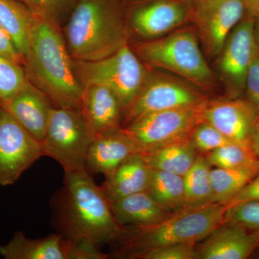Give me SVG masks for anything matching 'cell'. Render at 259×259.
<instances>
[{
	"label": "cell",
	"instance_id": "cell-1",
	"mask_svg": "<svg viewBox=\"0 0 259 259\" xmlns=\"http://www.w3.org/2000/svg\"><path fill=\"white\" fill-rule=\"evenodd\" d=\"M24 69L29 82L55 107L81 110L84 88L57 23L36 17L29 33Z\"/></svg>",
	"mask_w": 259,
	"mask_h": 259
},
{
	"label": "cell",
	"instance_id": "cell-2",
	"mask_svg": "<svg viewBox=\"0 0 259 259\" xmlns=\"http://www.w3.org/2000/svg\"><path fill=\"white\" fill-rule=\"evenodd\" d=\"M64 238L100 248L115 243L124 231L116 221L101 187L85 170L66 172L58 207Z\"/></svg>",
	"mask_w": 259,
	"mask_h": 259
},
{
	"label": "cell",
	"instance_id": "cell-3",
	"mask_svg": "<svg viewBox=\"0 0 259 259\" xmlns=\"http://www.w3.org/2000/svg\"><path fill=\"white\" fill-rule=\"evenodd\" d=\"M128 30L117 0H76L65 29V40L74 60L108 57L127 44Z\"/></svg>",
	"mask_w": 259,
	"mask_h": 259
},
{
	"label": "cell",
	"instance_id": "cell-4",
	"mask_svg": "<svg viewBox=\"0 0 259 259\" xmlns=\"http://www.w3.org/2000/svg\"><path fill=\"white\" fill-rule=\"evenodd\" d=\"M228 207L212 203L185 207L156 224L126 226L117 243L119 254L133 258L138 253L176 243L202 241L226 221Z\"/></svg>",
	"mask_w": 259,
	"mask_h": 259
},
{
	"label": "cell",
	"instance_id": "cell-5",
	"mask_svg": "<svg viewBox=\"0 0 259 259\" xmlns=\"http://www.w3.org/2000/svg\"><path fill=\"white\" fill-rule=\"evenodd\" d=\"M135 52L145 64L171 71L196 86L208 88L214 82V72L192 29H182L167 36L141 42Z\"/></svg>",
	"mask_w": 259,
	"mask_h": 259
},
{
	"label": "cell",
	"instance_id": "cell-6",
	"mask_svg": "<svg viewBox=\"0 0 259 259\" xmlns=\"http://www.w3.org/2000/svg\"><path fill=\"white\" fill-rule=\"evenodd\" d=\"M74 65L83 87L100 84L110 89L118 98L122 112L142 90L150 72L128 44L105 59L91 61L74 59Z\"/></svg>",
	"mask_w": 259,
	"mask_h": 259
},
{
	"label": "cell",
	"instance_id": "cell-7",
	"mask_svg": "<svg viewBox=\"0 0 259 259\" xmlns=\"http://www.w3.org/2000/svg\"><path fill=\"white\" fill-rule=\"evenodd\" d=\"M95 138L81 110L53 107L41 142L44 156L57 161L65 173L85 170Z\"/></svg>",
	"mask_w": 259,
	"mask_h": 259
},
{
	"label": "cell",
	"instance_id": "cell-8",
	"mask_svg": "<svg viewBox=\"0 0 259 259\" xmlns=\"http://www.w3.org/2000/svg\"><path fill=\"white\" fill-rule=\"evenodd\" d=\"M207 100L193 106L148 114L122 129L141 153L190 139L192 131L202 120V111Z\"/></svg>",
	"mask_w": 259,
	"mask_h": 259
},
{
	"label": "cell",
	"instance_id": "cell-9",
	"mask_svg": "<svg viewBox=\"0 0 259 259\" xmlns=\"http://www.w3.org/2000/svg\"><path fill=\"white\" fill-rule=\"evenodd\" d=\"M207 100L189 83L166 75L149 72L142 90L122 112V127L148 114L193 106Z\"/></svg>",
	"mask_w": 259,
	"mask_h": 259
},
{
	"label": "cell",
	"instance_id": "cell-10",
	"mask_svg": "<svg viewBox=\"0 0 259 259\" xmlns=\"http://www.w3.org/2000/svg\"><path fill=\"white\" fill-rule=\"evenodd\" d=\"M42 156V143L0 106V186L13 185Z\"/></svg>",
	"mask_w": 259,
	"mask_h": 259
},
{
	"label": "cell",
	"instance_id": "cell-11",
	"mask_svg": "<svg viewBox=\"0 0 259 259\" xmlns=\"http://www.w3.org/2000/svg\"><path fill=\"white\" fill-rule=\"evenodd\" d=\"M255 19L247 14L232 30L218 56V71L228 97L245 94V83L255 49Z\"/></svg>",
	"mask_w": 259,
	"mask_h": 259
},
{
	"label": "cell",
	"instance_id": "cell-12",
	"mask_svg": "<svg viewBox=\"0 0 259 259\" xmlns=\"http://www.w3.org/2000/svg\"><path fill=\"white\" fill-rule=\"evenodd\" d=\"M202 120L215 127L232 142L251 146L258 115L246 98L228 97L207 100L202 111Z\"/></svg>",
	"mask_w": 259,
	"mask_h": 259
},
{
	"label": "cell",
	"instance_id": "cell-13",
	"mask_svg": "<svg viewBox=\"0 0 259 259\" xmlns=\"http://www.w3.org/2000/svg\"><path fill=\"white\" fill-rule=\"evenodd\" d=\"M245 13L241 0H204L196 8L199 35L209 56H219L227 38Z\"/></svg>",
	"mask_w": 259,
	"mask_h": 259
},
{
	"label": "cell",
	"instance_id": "cell-14",
	"mask_svg": "<svg viewBox=\"0 0 259 259\" xmlns=\"http://www.w3.org/2000/svg\"><path fill=\"white\" fill-rule=\"evenodd\" d=\"M188 10L178 0H155L135 8L129 23L136 35L153 39L166 35L185 23Z\"/></svg>",
	"mask_w": 259,
	"mask_h": 259
},
{
	"label": "cell",
	"instance_id": "cell-15",
	"mask_svg": "<svg viewBox=\"0 0 259 259\" xmlns=\"http://www.w3.org/2000/svg\"><path fill=\"white\" fill-rule=\"evenodd\" d=\"M259 246V232L248 233L239 225L225 221L204 238L197 258L245 259Z\"/></svg>",
	"mask_w": 259,
	"mask_h": 259
},
{
	"label": "cell",
	"instance_id": "cell-16",
	"mask_svg": "<svg viewBox=\"0 0 259 259\" xmlns=\"http://www.w3.org/2000/svg\"><path fill=\"white\" fill-rule=\"evenodd\" d=\"M137 146L122 127L95 136L89 148L86 170L90 175L102 174L110 176L121 163L135 153Z\"/></svg>",
	"mask_w": 259,
	"mask_h": 259
},
{
	"label": "cell",
	"instance_id": "cell-17",
	"mask_svg": "<svg viewBox=\"0 0 259 259\" xmlns=\"http://www.w3.org/2000/svg\"><path fill=\"white\" fill-rule=\"evenodd\" d=\"M75 244L60 233L30 239L16 232L7 244L0 246V255L5 259H76Z\"/></svg>",
	"mask_w": 259,
	"mask_h": 259
},
{
	"label": "cell",
	"instance_id": "cell-18",
	"mask_svg": "<svg viewBox=\"0 0 259 259\" xmlns=\"http://www.w3.org/2000/svg\"><path fill=\"white\" fill-rule=\"evenodd\" d=\"M0 106L8 110L34 138L42 142L53 107L50 100L40 90L28 81L13 98Z\"/></svg>",
	"mask_w": 259,
	"mask_h": 259
},
{
	"label": "cell",
	"instance_id": "cell-19",
	"mask_svg": "<svg viewBox=\"0 0 259 259\" xmlns=\"http://www.w3.org/2000/svg\"><path fill=\"white\" fill-rule=\"evenodd\" d=\"M83 88L80 110L95 136L121 127L122 109L115 94L104 85Z\"/></svg>",
	"mask_w": 259,
	"mask_h": 259
},
{
	"label": "cell",
	"instance_id": "cell-20",
	"mask_svg": "<svg viewBox=\"0 0 259 259\" xmlns=\"http://www.w3.org/2000/svg\"><path fill=\"white\" fill-rule=\"evenodd\" d=\"M151 171L142 153H135L106 177L102 191L109 202L147 191Z\"/></svg>",
	"mask_w": 259,
	"mask_h": 259
},
{
	"label": "cell",
	"instance_id": "cell-21",
	"mask_svg": "<svg viewBox=\"0 0 259 259\" xmlns=\"http://www.w3.org/2000/svg\"><path fill=\"white\" fill-rule=\"evenodd\" d=\"M116 221L121 226L156 224L172 213L163 208L147 191L109 202Z\"/></svg>",
	"mask_w": 259,
	"mask_h": 259
},
{
	"label": "cell",
	"instance_id": "cell-22",
	"mask_svg": "<svg viewBox=\"0 0 259 259\" xmlns=\"http://www.w3.org/2000/svg\"><path fill=\"white\" fill-rule=\"evenodd\" d=\"M148 166L183 177L190 169L198 153L190 139L162 146L149 152L142 153Z\"/></svg>",
	"mask_w": 259,
	"mask_h": 259
},
{
	"label": "cell",
	"instance_id": "cell-23",
	"mask_svg": "<svg viewBox=\"0 0 259 259\" xmlns=\"http://www.w3.org/2000/svg\"><path fill=\"white\" fill-rule=\"evenodd\" d=\"M37 15L18 0H0V25L25 59L29 33Z\"/></svg>",
	"mask_w": 259,
	"mask_h": 259
},
{
	"label": "cell",
	"instance_id": "cell-24",
	"mask_svg": "<svg viewBox=\"0 0 259 259\" xmlns=\"http://www.w3.org/2000/svg\"><path fill=\"white\" fill-rule=\"evenodd\" d=\"M147 192L168 212L186 207L185 184L180 175L152 169Z\"/></svg>",
	"mask_w": 259,
	"mask_h": 259
},
{
	"label": "cell",
	"instance_id": "cell-25",
	"mask_svg": "<svg viewBox=\"0 0 259 259\" xmlns=\"http://www.w3.org/2000/svg\"><path fill=\"white\" fill-rule=\"evenodd\" d=\"M259 174V168H211L212 203L226 204Z\"/></svg>",
	"mask_w": 259,
	"mask_h": 259
},
{
	"label": "cell",
	"instance_id": "cell-26",
	"mask_svg": "<svg viewBox=\"0 0 259 259\" xmlns=\"http://www.w3.org/2000/svg\"><path fill=\"white\" fill-rule=\"evenodd\" d=\"M211 168L205 155L198 153L193 164L183 176L186 207L212 204Z\"/></svg>",
	"mask_w": 259,
	"mask_h": 259
},
{
	"label": "cell",
	"instance_id": "cell-27",
	"mask_svg": "<svg viewBox=\"0 0 259 259\" xmlns=\"http://www.w3.org/2000/svg\"><path fill=\"white\" fill-rule=\"evenodd\" d=\"M205 156L213 167L259 168V158L249 145L230 143L205 154Z\"/></svg>",
	"mask_w": 259,
	"mask_h": 259
},
{
	"label": "cell",
	"instance_id": "cell-28",
	"mask_svg": "<svg viewBox=\"0 0 259 259\" xmlns=\"http://www.w3.org/2000/svg\"><path fill=\"white\" fill-rule=\"evenodd\" d=\"M28 83L23 66L0 56V105L9 101Z\"/></svg>",
	"mask_w": 259,
	"mask_h": 259
},
{
	"label": "cell",
	"instance_id": "cell-29",
	"mask_svg": "<svg viewBox=\"0 0 259 259\" xmlns=\"http://www.w3.org/2000/svg\"><path fill=\"white\" fill-rule=\"evenodd\" d=\"M190 141L197 153L204 155L232 143L215 127L202 120L192 131Z\"/></svg>",
	"mask_w": 259,
	"mask_h": 259
},
{
	"label": "cell",
	"instance_id": "cell-30",
	"mask_svg": "<svg viewBox=\"0 0 259 259\" xmlns=\"http://www.w3.org/2000/svg\"><path fill=\"white\" fill-rule=\"evenodd\" d=\"M34 14L54 23L74 8L76 0H18Z\"/></svg>",
	"mask_w": 259,
	"mask_h": 259
},
{
	"label": "cell",
	"instance_id": "cell-31",
	"mask_svg": "<svg viewBox=\"0 0 259 259\" xmlns=\"http://www.w3.org/2000/svg\"><path fill=\"white\" fill-rule=\"evenodd\" d=\"M225 221L236 223L246 229L259 232V200L229 207L226 211Z\"/></svg>",
	"mask_w": 259,
	"mask_h": 259
},
{
	"label": "cell",
	"instance_id": "cell-32",
	"mask_svg": "<svg viewBox=\"0 0 259 259\" xmlns=\"http://www.w3.org/2000/svg\"><path fill=\"white\" fill-rule=\"evenodd\" d=\"M133 258L194 259L197 258L195 243H176L165 245L138 253Z\"/></svg>",
	"mask_w": 259,
	"mask_h": 259
},
{
	"label": "cell",
	"instance_id": "cell-33",
	"mask_svg": "<svg viewBox=\"0 0 259 259\" xmlns=\"http://www.w3.org/2000/svg\"><path fill=\"white\" fill-rule=\"evenodd\" d=\"M245 94L258 112L259 120V52L256 47L247 76Z\"/></svg>",
	"mask_w": 259,
	"mask_h": 259
},
{
	"label": "cell",
	"instance_id": "cell-34",
	"mask_svg": "<svg viewBox=\"0 0 259 259\" xmlns=\"http://www.w3.org/2000/svg\"><path fill=\"white\" fill-rule=\"evenodd\" d=\"M0 56L21 65L24 67L25 59L17 49L13 38L0 25Z\"/></svg>",
	"mask_w": 259,
	"mask_h": 259
},
{
	"label": "cell",
	"instance_id": "cell-35",
	"mask_svg": "<svg viewBox=\"0 0 259 259\" xmlns=\"http://www.w3.org/2000/svg\"><path fill=\"white\" fill-rule=\"evenodd\" d=\"M257 200H259V174L225 205L228 209L237 204Z\"/></svg>",
	"mask_w": 259,
	"mask_h": 259
},
{
	"label": "cell",
	"instance_id": "cell-36",
	"mask_svg": "<svg viewBox=\"0 0 259 259\" xmlns=\"http://www.w3.org/2000/svg\"><path fill=\"white\" fill-rule=\"evenodd\" d=\"M245 10V13L256 18L259 15V0H241Z\"/></svg>",
	"mask_w": 259,
	"mask_h": 259
},
{
	"label": "cell",
	"instance_id": "cell-37",
	"mask_svg": "<svg viewBox=\"0 0 259 259\" xmlns=\"http://www.w3.org/2000/svg\"><path fill=\"white\" fill-rule=\"evenodd\" d=\"M250 145H251V147L254 151L255 154L259 158V120H258L254 131H253Z\"/></svg>",
	"mask_w": 259,
	"mask_h": 259
},
{
	"label": "cell",
	"instance_id": "cell-38",
	"mask_svg": "<svg viewBox=\"0 0 259 259\" xmlns=\"http://www.w3.org/2000/svg\"><path fill=\"white\" fill-rule=\"evenodd\" d=\"M254 37L255 47L259 52V15L255 18L254 22Z\"/></svg>",
	"mask_w": 259,
	"mask_h": 259
},
{
	"label": "cell",
	"instance_id": "cell-39",
	"mask_svg": "<svg viewBox=\"0 0 259 259\" xmlns=\"http://www.w3.org/2000/svg\"><path fill=\"white\" fill-rule=\"evenodd\" d=\"M187 1L191 3V4L195 5L196 8H197L199 5L202 4L204 0H187Z\"/></svg>",
	"mask_w": 259,
	"mask_h": 259
}]
</instances>
